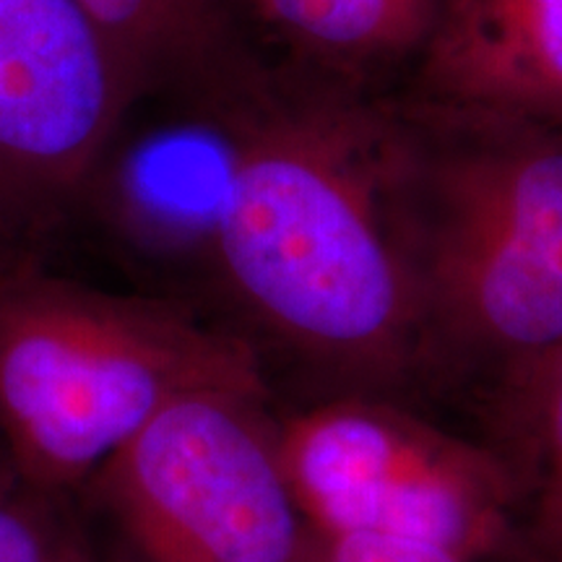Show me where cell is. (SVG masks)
Wrapping results in <instances>:
<instances>
[{"instance_id": "obj_3", "label": "cell", "mask_w": 562, "mask_h": 562, "mask_svg": "<svg viewBox=\"0 0 562 562\" xmlns=\"http://www.w3.org/2000/svg\"><path fill=\"white\" fill-rule=\"evenodd\" d=\"M195 391L271 396L261 349L175 300L47 273L0 281V432L37 487L91 480Z\"/></svg>"}, {"instance_id": "obj_4", "label": "cell", "mask_w": 562, "mask_h": 562, "mask_svg": "<svg viewBox=\"0 0 562 562\" xmlns=\"http://www.w3.org/2000/svg\"><path fill=\"white\" fill-rule=\"evenodd\" d=\"M281 467L315 533H362L518 562L516 487L492 442L383 393H326L273 412Z\"/></svg>"}, {"instance_id": "obj_8", "label": "cell", "mask_w": 562, "mask_h": 562, "mask_svg": "<svg viewBox=\"0 0 562 562\" xmlns=\"http://www.w3.org/2000/svg\"><path fill=\"white\" fill-rule=\"evenodd\" d=\"M409 102L562 128V0H448Z\"/></svg>"}, {"instance_id": "obj_1", "label": "cell", "mask_w": 562, "mask_h": 562, "mask_svg": "<svg viewBox=\"0 0 562 562\" xmlns=\"http://www.w3.org/2000/svg\"><path fill=\"white\" fill-rule=\"evenodd\" d=\"M404 102L263 74L209 266L323 393L398 396L427 378L398 206Z\"/></svg>"}, {"instance_id": "obj_7", "label": "cell", "mask_w": 562, "mask_h": 562, "mask_svg": "<svg viewBox=\"0 0 562 562\" xmlns=\"http://www.w3.org/2000/svg\"><path fill=\"white\" fill-rule=\"evenodd\" d=\"M261 76L252 66L224 81L172 87L180 102L170 112L138 125L125 117L83 193H94L140 250L209 263Z\"/></svg>"}, {"instance_id": "obj_5", "label": "cell", "mask_w": 562, "mask_h": 562, "mask_svg": "<svg viewBox=\"0 0 562 562\" xmlns=\"http://www.w3.org/2000/svg\"><path fill=\"white\" fill-rule=\"evenodd\" d=\"M91 480L128 562H307L269 396L186 393Z\"/></svg>"}, {"instance_id": "obj_11", "label": "cell", "mask_w": 562, "mask_h": 562, "mask_svg": "<svg viewBox=\"0 0 562 562\" xmlns=\"http://www.w3.org/2000/svg\"><path fill=\"white\" fill-rule=\"evenodd\" d=\"M138 76L144 94L229 79L245 55L229 0H79Z\"/></svg>"}, {"instance_id": "obj_10", "label": "cell", "mask_w": 562, "mask_h": 562, "mask_svg": "<svg viewBox=\"0 0 562 562\" xmlns=\"http://www.w3.org/2000/svg\"><path fill=\"white\" fill-rule=\"evenodd\" d=\"M490 442L516 487L518 562H562V347L490 383Z\"/></svg>"}, {"instance_id": "obj_13", "label": "cell", "mask_w": 562, "mask_h": 562, "mask_svg": "<svg viewBox=\"0 0 562 562\" xmlns=\"http://www.w3.org/2000/svg\"><path fill=\"white\" fill-rule=\"evenodd\" d=\"M307 562H469L440 547L362 533H315Z\"/></svg>"}, {"instance_id": "obj_12", "label": "cell", "mask_w": 562, "mask_h": 562, "mask_svg": "<svg viewBox=\"0 0 562 562\" xmlns=\"http://www.w3.org/2000/svg\"><path fill=\"white\" fill-rule=\"evenodd\" d=\"M0 562H87L53 516L0 495Z\"/></svg>"}, {"instance_id": "obj_2", "label": "cell", "mask_w": 562, "mask_h": 562, "mask_svg": "<svg viewBox=\"0 0 562 562\" xmlns=\"http://www.w3.org/2000/svg\"><path fill=\"white\" fill-rule=\"evenodd\" d=\"M404 108L398 229L427 378L490 385L562 347V128Z\"/></svg>"}, {"instance_id": "obj_9", "label": "cell", "mask_w": 562, "mask_h": 562, "mask_svg": "<svg viewBox=\"0 0 562 562\" xmlns=\"http://www.w3.org/2000/svg\"><path fill=\"white\" fill-rule=\"evenodd\" d=\"M307 79L364 91L417 63L448 0H245Z\"/></svg>"}, {"instance_id": "obj_6", "label": "cell", "mask_w": 562, "mask_h": 562, "mask_svg": "<svg viewBox=\"0 0 562 562\" xmlns=\"http://www.w3.org/2000/svg\"><path fill=\"white\" fill-rule=\"evenodd\" d=\"M140 97L79 0H0V206L42 211L81 195Z\"/></svg>"}]
</instances>
